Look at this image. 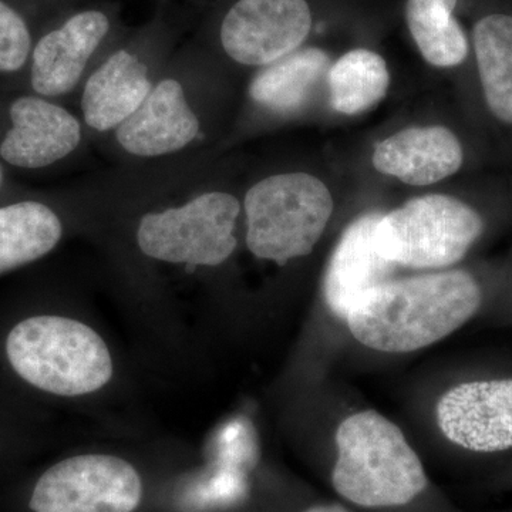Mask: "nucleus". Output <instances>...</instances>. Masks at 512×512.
I'll return each mask as SVG.
<instances>
[{
	"instance_id": "nucleus-14",
	"label": "nucleus",
	"mask_w": 512,
	"mask_h": 512,
	"mask_svg": "<svg viewBox=\"0 0 512 512\" xmlns=\"http://www.w3.org/2000/svg\"><path fill=\"white\" fill-rule=\"evenodd\" d=\"M109 29L104 13L86 10L42 37L33 50V90L47 97L72 92Z\"/></svg>"
},
{
	"instance_id": "nucleus-13",
	"label": "nucleus",
	"mask_w": 512,
	"mask_h": 512,
	"mask_svg": "<svg viewBox=\"0 0 512 512\" xmlns=\"http://www.w3.org/2000/svg\"><path fill=\"white\" fill-rule=\"evenodd\" d=\"M464 160L460 138L443 126L406 128L380 141L373 153L379 173L419 187L457 174Z\"/></svg>"
},
{
	"instance_id": "nucleus-4",
	"label": "nucleus",
	"mask_w": 512,
	"mask_h": 512,
	"mask_svg": "<svg viewBox=\"0 0 512 512\" xmlns=\"http://www.w3.org/2000/svg\"><path fill=\"white\" fill-rule=\"evenodd\" d=\"M244 208L249 251L285 265L311 254L332 217L333 198L319 178L286 173L256 183Z\"/></svg>"
},
{
	"instance_id": "nucleus-11",
	"label": "nucleus",
	"mask_w": 512,
	"mask_h": 512,
	"mask_svg": "<svg viewBox=\"0 0 512 512\" xmlns=\"http://www.w3.org/2000/svg\"><path fill=\"white\" fill-rule=\"evenodd\" d=\"M382 214L362 215L343 232L330 258L323 295L330 312L346 320L357 302L390 281L396 265L384 258L376 244V225Z\"/></svg>"
},
{
	"instance_id": "nucleus-6",
	"label": "nucleus",
	"mask_w": 512,
	"mask_h": 512,
	"mask_svg": "<svg viewBox=\"0 0 512 512\" xmlns=\"http://www.w3.org/2000/svg\"><path fill=\"white\" fill-rule=\"evenodd\" d=\"M241 205L234 195L212 191L183 207L144 215L137 244L144 255L168 264L218 266L234 254Z\"/></svg>"
},
{
	"instance_id": "nucleus-9",
	"label": "nucleus",
	"mask_w": 512,
	"mask_h": 512,
	"mask_svg": "<svg viewBox=\"0 0 512 512\" xmlns=\"http://www.w3.org/2000/svg\"><path fill=\"white\" fill-rule=\"evenodd\" d=\"M448 441L474 453L512 448V379L477 380L448 390L437 404Z\"/></svg>"
},
{
	"instance_id": "nucleus-19",
	"label": "nucleus",
	"mask_w": 512,
	"mask_h": 512,
	"mask_svg": "<svg viewBox=\"0 0 512 512\" xmlns=\"http://www.w3.org/2000/svg\"><path fill=\"white\" fill-rule=\"evenodd\" d=\"M457 0H407L410 35L421 56L436 67L460 66L467 59L468 39L454 10Z\"/></svg>"
},
{
	"instance_id": "nucleus-16",
	"label": "nucleus",
	"mask_w": 512,
	"mask_h": 512,
	"mask_svg": "<svg viewBox=\"0 0 512 512\" xmlns=\"http://www.w3.org/2000/svg\"><path fill=\"white\" fill-rule=\"evenodd\" d=\"M473 46L485 106L501 126L512 128V15L494 12L478 19Z\"/></svg>"
},
{
	"instance_id": "nucleus-22",
	"label": "nucleus",
	"mask_w": 512,
	"mask_h": 512,
	"mask_svg": "<svg viewBox=\"0 0 512 512\" xmlns=\"http://www.w3.org/2000/svg\"><path fill=\"white\" fill-rule=\"evenodd\" d=\"M303 512H352L339 504H316L306 508Z\"/></svg>"
},
{
	"instance_id": "nucleus-23",
	"label": "nucleus",
	"mask_w": 512,
	"mask_h": 512,
	"mask_svg": "<svg viewBox=\"0 0 512 512\" xmlns=\"http://www.w3.org/2000/svg\"><path fill=\"white\" fill-rule=\"evenodd\" d=\"M2 180H3L2 167H0V185H2Z\"/></svg>"
},
{
	"instance_id": "nucleus-17",
	"label": "nucleus",
	"mask_w": 512,
	"mask_h": 512,
	"mask_svg": "<svg viewBox=\"0 0 512 512\" xmlns=\"http://www.w3.org/2000/svg\"><path fill=\"white\" fill-rule=\"evenodd\" d=\"M329 69L328 53L308 47L269 64L255 77L249 93L266 109L291 113L308 103Z\"/></svg>"
},
{
	"instance_id": "nucleus-21",
	"label": "nucleus",
	"mask_w": 512,
	"mask_h": 512,
	"mask_svg": "<svg viewBox=\"0 0 512 512\" xmlns=\"http://www.w3.org/2000/svg\"><path fill=\"white\" fill-rule=\"evenodd\" d=\"M30 52V35L25 20L0 0V72L22 69Z\"/></svg>"
},
{
	"instance_id": "nucleus-20",
	"label": "nucleus",
	"mask_w": 512,
	"mask_h": 512,
	"mask_svg": "<svg viewBox=\"0 0 512 512\" xmlns=\"http://www.w3.org/2000/svg\"><path fill=\"white\" fill-rule=\"evenodd\" d=\"M389 84V69L382 56L367 49L350 50L330 66V104L338 113L355 116L376 106Z\"/></svg>"
},
{
	"instance_id": "nucleus-8",
	"label": "nucleus",
	"mask_w": 512,
	"mask_h": 512,
	"mask_svg": "<svg viewBox=\"0 0 512 512\" xmlns=\"http://www.w3.org/2000/svg\"><path fill=\"white\" fill-rule=\"evenodd\" d=\"M312 29L306 0H239L225 16L221 43L245 66H269L296 52Z\"/></svg>"
},
{
	"instance_id": "nucleus-18",
	"label": "nucleus",
	"mask_w": 512,
	"mask_h": 512,
	"mask_svg": "<svg viewBox=\"0 0 512 512\" xmlns=\"http://www.w3.org/2000/svg\"><path fill=\"white\" fill-rule=\"evenodd\" d=\"M62 234V222L56 212L42 202L0 207V275L49 254Z\"/></svg>"
},
{
	"instance_id": "nucleus-7",
	"label": "nucleus",
	"mask_w": 512,
	"mask_h": 512,
	"mask_svg": "<svg viewBox=\"0 0 512 512\" xmlns=\"http://www.w3.org/2000/svg\"><path fill=\"white\" fill-rule=\"evenodd\" d=\"M143 480L133 464L109 454H83L45 471L33 488L35 512H134Z\"/></svg>"
},
{
	"instance_id": "nucleus-1",
	"label": "nucleus",
	"mask_w": 512,
	"mask_h": 512,
	"mask_svg": "<svg viewBox=\"0 0 512 512\" xmlns=\"http://www.w3.org/2000/svg\"><path fill=\"white\" fill-rule=\"evenodd\" d=\"M483 291L467 271L384 282L366 293L345 322L366 348L410 353L447 338L480 309Z\"/></svg>"
},
{
	"instance_id": "nucleus-5",
	"label": "nucleus",
	"mask_w": 512,
	"mask_h": 512,
	"mask_svg": "<svg viewBox=\"0 0 512 512\" xmlns=\"http://www.w3.org/2000/svg\"><path fill=\"white\" fill-rule=\"evenodd\" d=\"M484 231L474 205L453 195H424L380 217L376 244L396 266L444 269L460 262Z\"/></svg>"
},
{
	"instance_id": "nucleus-15",
	"label": "nucleus",
	"mask_w": 512,
	"mask_h": 512,
	"mask_svg": "<svg viewBox=\"0 0 512 512\" xmlns=\"http://www.w3.org/2000/svg\"><path fill=\"white\" fill-rule=\"evenodd\" d=\"M151 90L146 64L119 50L94 70L84 86V121L96 131L113 130L136 113Z\"/></svg>"
},
{
	"instance_id": "nucleus-10",
	"label": "nucleus",
	"mask_w": 512,
	"mask_h": 512,
	"mask_svg": "<svg viewBox=\"0 0 512 512\" xmlns=\"http://www.w3.org/2000/svg\"><path fill=\"white\" fill-rule=\"evenodd\" d=\"M12 128L0 146L6 163L19 168L49 167L82 141V124L70 111L39 97H20L10 107Z\"/></svg>"
},
{
	"instance_id": "nucleus-12",
	"label": "nucleus",
	"mask_w": 512,
	"mask_h": 512,
	"mask_svg": "<svg viewBox=\"0 0 512 512\" xmlns=\"http://www.w3.org/2000/svg\"><path fill=\"white\" fill-rule=\"evenodd\" d=\"M200 133V121L185 99L183 86L165 79L153 87L136 113L116 128L117 141L136 157H161L183 150Z\"/></svg>"
},
{
	"instance_id": "nucleus-2",
	"label": "nucleus",
	"mask_w": 512,
	"mask_h": 512,
	"mask_svg": "<svg viewBox=\"0 0 512 512\" xmlns=\"http://www.w3.org/2000/svg\"><path fill=\"white\" fill-rule=\"evenodd\" d=\"M336 448L333 488L359 507H402L416 500L429 483L403 431L372 410L340 423Z\"/></svg>"
},
{
	"instance_id": "nucleus-3",
	"label": "nucleus",
	"mask_w": 512,
	"mask_h": 512,
	"mask_svg": "<svg viewBox=\"0 0 512 512\" xmlns=\"http://www.w3.org/2000/svg\"><path fill=\"white\" fill-rule=\"evenodd\" d=\"M6 355L25 382L56 396L97 392L113 376L109 348L96 330L62 316L19 322L6 340Z\"/></svg>"
}]
</instances>
